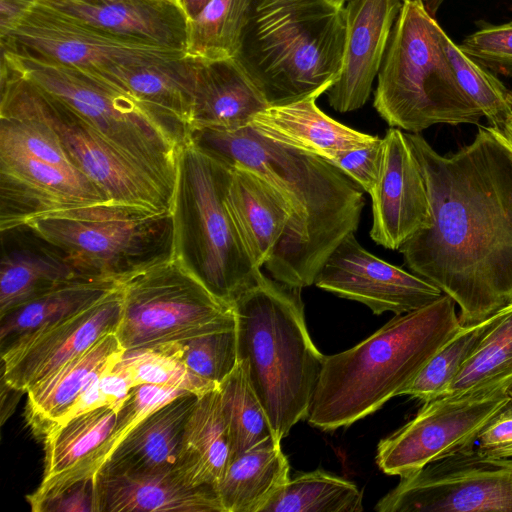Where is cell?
Instances as JSON below:
<instances>
[{"label": "cell", "instance_id": "obj_1", "mask_svg": "<svg viewBox=\"0 0 512 512\" xmlns=\"http://www.w3.org/2000/svg\"><path fill=\"white\" fill-rule=\"evenodd\" d=\"M423 175L431 225L399 251L412 272L459 307L461 326L512 304V147L499 129L479 125L467 146L441 155L419 133H405Z\"/></svg>", "mask_w": 512, "mask_h": 512}, {"label": "cell", "instance_id": "obj_2", "mask_svg": "<svg viewBox=\"0 0 512 512\" xmlns=\"http://www.w3.org/2000/svg\"><path fill=\"white\" fill-rule=\"evenodd\" d=\"M189 138L228 164L255 171L283 194L292 216L265 266L279 282L312 285L333 250L357 230L363 190L326 159L273 141L251 125L193 129Z\"/></svg>", "mask_w": 512, "mask_h": 512}, {"label": "cell", "instance_id": "obj_3", "mask_svg": "<svg viewBox=\"0 0 512 512\" xmlns=\"http://www.w3.org/2000/svg\"><path fill=\"white\" fill-rule=\"evenodd\" d=\"M460 327L456 303L443 294L397 315L354 347L325 356L309 424L333 431L374 413L400 395Z\"/></svg>", "mask_w": 512, "mask_h": 512}, {"label": "cell", "instance_id": "obj_4", "mask_svg": "<svg viewBox=\"0 0 512 512\" xmlns=\"http://www.w3.org/2000/svg\"><path fill=\"white\" fill-rule=\"evenodd\" d=\"M300 290L260 270L233 302L238 361L280 441L307 419L325 359L310 338Z\"/></svg>", "mask_w": 512, "mask_h": 512}, {"label": "cell", "instance_id": "obj_5", "mask_svg": "<svg viewBox=\"0 0 512 512\" xmlns=\"http://www.w3.org/2000/svg\"><path fill=\"white\" fill-rule=\"evenodd\" d=\"M345 8L331 0H252L233 57L269 106L319 97L338 79Z\"/></svg>", "mask_w": 512, "mask_h": 512}, {"label": "cell", "instance_id": "obj_6", "mask_svg": "<svg viewBox=\"0 0 512 512\" xmlns=\"http://www.w3.org/2000/svg\"><path fill=\"white\" fill-rule=\"evenodd\" d=\"M232 166L191 139L180 146L172 195L173 257L216 296L233 305L261 270L230 214Z\"/></svg>", "mask_w": 512, "mask_h": 512}, {"label": "cell", "instance_id": "obj_7", "mask_svg": "<svg viewBox=\"0 0 512 512\" xmlns=\"http://www.w3.org/2000/svg\"><path fill=\"white\" fill-rule=\"evenodd\" d=\"M440 29L423 2H403L374 95L376 111L391 127L420 133L435 124L479 126L484 117L459 85Z\"/></svg>", "mask_w": 512, "mask_h": 512}, {"label": "cell", "instance_id": "obj_8", "mask_svg": "<svg viewBox=\"0 0 512 512\" xmlns=\"http://www.w3.org/2000/svg\"><path fill=\"white\" fill-rule=\"evenodd\" d=\"M1 56L66 103L173 195L178 151L189 136L185 124L159 116L93 71L46 63L2 49Z\"/></svg>", "mask_w": 512, "mask_h": 512}, {"label": "cell", "instance_id": "obj_9", "mask_svg": "<svg viewBox=\"0 0 512 512\" xmlns=\"http://www.w3.org/2000/svg\"><path fill=\"white\" fill-rule=\"evenodd\" d=\"M86 277H124L173 256L171 211L113 202L51 213L26 224Z\"/></svg>", "mask_w": 512, "mask_h": 512}, {"label": "cell", "instance_id": "obj_10", "mask_svg": "<svg viewBox=\"0 0 512 512\" xmlns=\"http://www.w3.org/2000/svg\"><path fill=\"white\" fill-rule=\"evenodd\" d=\"M0 109L35 117L57 134L73 165L113 203L171 211L172 194L75 111L1 56Z\"/></svg>", "mask_w": 512, "mask_h": 512}, {"label": "cell", "instance_id": "obj_11", "mask_svg": "<svg viewBox=\"0 0 512 512\" xmlns=\"http://www.w3.org/2000/svg\"><path fill=\"white\" fill-rule=\"evenodd\" d=\"M119 285L122 313L116 335L126 350L236 327L233 305L173 256L124 277Z\"/></svg>", "mask_w": 512, "mask_h": 512}, {"label": "cell", "instance_id": "obj_12", "mask_svg": "<svg viewBox=\"0 0 512 512\" xmlns=\"http://www.w3.org/2000/svg\"><path fill=\"white\" fill-rule=\"evenodd\" d=\"M378 512H512V458L464 448L400 477Z\"/></svg>", "mask_w": 512, "mask_h": 512}, {"label": "cell", "instance_id": "obj_13", "mask_svg": "<svg viewBox=\"0 0 512 512\" xmlns=\"http://www.w3.org/2000/svg\"><path fill=\"white\" fill-rule=\"evenodd\" d=\"M509 398L507 388H499L424 402L412 420L379 442V468L401 477L468 447Z\"/></svg>", "mask_w": 512, "mask_h": 512}, {"label": "cell", "instance_id": "obj_14", "mask_svg": "<svg viewBox=\"0 0 512 512\" xmlns=\"http://www.w3.org/2000/svg\"><path fill=\"white\" fill-rule=\"evenodd\" d=\"M0 48L42 62L92 71L185 53L115 37L36 2L0 38Z\"/></svg>", "mask_w": 512, "mask_h": 512}, {"label": "cell", "instance_id": "obj_15", "mask_svg": "<svg viewBox=\"0 0 512 512\" xmlns=\"http://www.w3.org/2000/svg\"><path fill=\"white\" fill-rule=\"evenodd\" d=\"M121 313L119 285L84 310L21 336L1 349L2 384L26 392L103 336L116 333Z\"/></svg>", "mask_w": 512, "mask_h": 512}, {"label": "cell", "instance_id": "obj_16", "mask_svg": "<svg viewBox=\"0 0 512 512\" xmlns=\"http://www.w3.org/2000/svg\"><path fill=\"white\" fill-rule=\"evenodd\" d=\"M317 287L365 304L374 314L397 315L421 308L443 295L426 279L388 263L348 234L318 271Z\"/></svg>", "mask_w": 512, "mask_h": 512}, {"label": "cell", "instance_id": "obj_17", "mask_svg": "<svg viewBox=\"0 0 512 512\" xmlns=\"http://www.w3.org/2000/svg\"><path fill=\"white\" fill-rule=\"evenodd\" d=\"M109 202L107 195L79 170L0 147L1 232L51 213Z\"/></svg>", "mask_w": 512, "mask_h": 512}, {"label": "cell", "instance_id": "obj_18", "mask_svg": "<svg viewBox=\"0 0 512 512\" xmlns=\"http://www.w3.org/2000/svg\"><path fill=\"white\" fill-rule=\"evenodd\" d=\"M373 222L371 239L399 250L418 231L431 225L426 184L405 133L391 127L383 137L380 173L369 192Z\"/></svg>", "mask_w": 512, "mask_h": 512}, {"label": "cell", "instance_id": "obj_19", "mask_svg": "<svg viewBox=\"0 0 512 512\" xmlns=\"http://www.w3.org/2000/svg\"><path fill=\"white\" fill-rule=\"evenodd\" d=\"M402 4V0H349L343 66L326 91L336 111H353L367 102Z\"/></svg>", "mask_w": 512, "mask_h": 512}, {"label": "cell", "instance_id": "obj_20", "mask_svg": "<svg viewBox=\"0 0 512 512\" xmlns=\"http://www.w3.org/2000/svg\"><path fill=\"white\" fill-rule=\"evenodd\" d=\"M39 4L130 42L185 52L188 18L175 0H97Z\"/></svg>", "mask_w": 512, "mask_h": 512}, {"label": "cell", "instance_id": "obj_21", "mask_svg": "<svg viewBox=\"0 0 512 512\" xmlns=\"http://www.w3.org/2000/svg\"><path fill=\"white\" fill-rule=\"evenodd\" d=\"M96 512H224L212 486H190L174 471L116 472L95 477Z\"/></svg>", "mask_w": 512, "mask_h": 512}, {"label": "cell", "instance_id": "obj_22", "mask_svg": "<svg viewBox=\"0 0 512 512\" xmlns=\"http://www.w3.org/2000/svg\"><path fill=\"white\" fill-rule=\"evenodd\" d=\"M1 235L0 316L64 282L86 277L27 226Z\"/></svg>", "mask_w": 512, "mask_h": 512}, {"label": "cell", "instance_id": "obj_23", "mask_svg": "<svg viewBox=\"0 0 512 512\" xmlns=\"http://www.w3.org/2000/svg\"><path fill=\"white\" fill-rule=\"evenodd\" d=\"M269 104L232 58H196L190 130H237L251 124ZM190 132V131H189Z\"/></svg>", "mask_w": 512, "mask_h": 512}, {"label": "cell", "instance_id": "obj_24", "mask_svg": "<svg viewBox=\"0 0 512 512\" xmlns=\"http://www.w3.org/2000/svg\"><path fill=\"white\" fill-rule=\"evenodd\" d=\"M226 203L254 266L261 269L287 229L292 216L289 202L255 171L232 166Z\"/></svg>", "mask_w": 512, "mask_h": 512}, {"label": "cell", "instance_id": "obj_25", "mask_svg": "<svg viewBox=\"0 0 512 512\" xmlns=\"http://www.w3.org/2000/svg\"><path fill=\"white\" fill-rule=\"evenodd\" d=\"M318 97L269 106L251 126L261 135L318 155L327 161L338 153L369 144L378 136L352 129L326 115L316 105Z\"/></svg>", "mask_w": 512, "mask_h": 512}, {"label": "cell", "instance_id": "obj_26", "mask_svg": "<svg viewBox=\"0 0 512 512\" xmlns=\"http://www.w3.org/2000/svg\"><path fill=\"white\" fill-rule=\"evenodd\" d=\"M195 67L196 58L182 54L93 72L117 85L159 116L185 124L190 131Z\"/></svg>", "mask_w": 512, "mask_h": 512}, {"label": "cell", "instance_id": "obj_27", "mask_svg": "<svg viewBox=\"0 0 512 512\" xmlns=\"http://www.w3.org/2000/svg\"><path fill=\"white\" fill-rule=\"evenodd\" d=\"M125 351L116 333L107 334L34 383L26 391V419L31 428L44 434L91 383L118 363Z\"/></svg>", "mask_w": 512, "mask_h": 512}, {"label": "cell", "instance_id": "obj_28", "mask_svg": "<svg viewBox=\"0 0 512 512\" xmlns=\"http://www.w3.org/2000/svg\"><path fill=\"white\" fill-rule=\"evenodd\" d=\"M197 396L176 397L148 414L102 467L116 472L174 471L187 419Z\"/></svg>", "mask_w": 512, "mask_h": 512}, {"label": "cell", "instance_id": "obj_29", "mask_svg": "<svg viewBox=\"0 0 512 512\" xmlns=\"http://www.w3.org/2000/svg\"><path fill=\"white\" fill-rule=\"evenodd\" d=\"M231 460L219 388L197 397L187 419L174 472L190 486L215 487Z\"/></svg>", "mask_w": 512, "mask_h": 512}, {"label": "cell", "instance_id": "obj_30", "mask_svg": "<svg viewBox=\"0 0 512 512\" xmlns=\"http://www.w3.org/2000/svg\"><path fill=\"white\" fill-rule=\"evenodd\" d=\"M280 443L272 437L231 458L216 486L224 512H260L290 479Z\"/></svg>", "mask_w": 512, "mask_h": 512}, {"label": "cell", "instance_id": "obj_31", "mask_svg": "<svg viewBox=\"0 0 512 512\" xmlns=\"http://www.w3.org/2000/svg\"><path fill=\"white\" fill-rule=\"evenodd\" d=\"M119 281L79 277L64 282L0 316L1 349L45 325L68 318L115 290Z\"/></svg>", "mask_w": 512, "mask_h": 512}, {"label": "cell", "instance_id": "obj_32", "mask_svg": "<svg viewBox=\"0 0 512 512\" xmlns=\"http://www.w3.org/2000/svg\"><path fill=\"white\" fill-rule=\"evenodd\" d=\"M118 410L98 408L75 416L44 436V472L32 494H40L82 464L110 436Z\"/></svg>", "mask_w": 512, "mask_h": 512}, {"label": "cell", "instance_id": "obj_33", "mask_svg": "<svg viewBox=\"0 0 512 512\" xmlns=\"http://www.w3.org/2000/svg\"><path fill=\"white\" fill-rule=\"evenodd\" d=\"M185 394L190 393L152 384L133 387L119 409L115 426L106 441L82 464L54 482L44 492L27 495L26 499L31 510L46 498L60 492L69 485L84 479L95 478L135 426L155 409Z\"/></svg>", "mask_w": 512, "mask_h": 512}, {"label": "cell", "instance_id": "obj_34", "mask_svg": "<svg viewBox=\"0 0 512 512\" xmlns=\"http://www.w3.org/2000/svg\"><path fill=\"white\" fill-rule=\"evenodd\" d=\"M363 493L353 482L324 470L290 478L260 512H361Z\"/></svg>", "mask_w": 512, "mask_h": 512}, {"label": "cell", "instance_id": "obj_35", "mask_svg": "<svg viewBox=\"0 0 512 512\" xmlns=\"http://www.w3.org/2000/svg\"><path fill=\"white\" fill-rule=\"evenodd\" d=\"M115 368L124 373L134 387L152 384L197 397L219 388V385L197 375L186 365L181 354V342L126 350Z\"/></svg>", "mask_w": 512, "mask_h": 512}, {"label": "cell", "instance_id": "obj_36", "mask_svg": "<svg viewBox=\"0 0 512 512\" xmlns=\"http://www.w3.org/2000/svg\"><path fill=\"white\" fill-rule=\"evenodd\" d=\"M252 0H210L188 20L185 54L201 59L235 56Z\"/></svg>", "mask_w": 512, "mask_h": 512}, {"label": "cell", "instance_id": "obj_37", "mask_svg": "<svg viewBox=\"0 0 512 512\" xmlns=\"http://www.w3.org/2000/svg\"><path fill=\"white\" fill-rule=\"evenodd\" d=\"M512 383V304L463 365L445 394L508 388ZM444 395V394H443Z\"/></svg>", "mask_w": 512, "mask_h": 512}, {"label": "cell", "instance_id": "obj_38", "mask_svg": "<svg viewBox=\"0 0 512 512\" xmlns=\"http://www.w3.org/2000/svg\"><path fill=\"white\" fill-rule=\"evenodd\" d=\"M502 311L477 324L461 326L431 357L417 376L401 391L423 402L445 394L463 365L499 321Z\"/></svg>", "mask_w": 512, "mask_h": 512}, {"label": "cell", "instance_id": "obj_39", "mask_svg": "<svg viewBox=\"0 0 512 512\" xmlns=\"http://www.w3.org/2000/svg\"><path fill=\"white\" fill-rule=\"evenodd\" d=\"M219 392L230 438L231 458L275 437L268 417L239 361L220 383Z\"/></svg>", "mask_w": 512, "mask_h": 512}, {"label": "cell", "instance_id": "obj_40", "mask_svg": "<svg viewBox=\"0 0 512 512\" xmlns=\"http://www.w3.org/2000/svg\"><path fill=\"white\" fill-rule=\"evenodd\" d=\"M439 37L463 91L490 126L502 130L512 117V91L493 72L463 53L442 28Z\"/></svg>", "mask_w": 512, "mask_h": 512}, {"label": "cell", "instance_id": "obj_41", "mask_svg": "<svg viewBox=\"0 0 512 512\" xmlns=\"http://www.w3.org/2000/svg\"><path fill=\"white\" fill-rule=\"evenodd\" d=\"M181 354L194 373L220 385L238 363L236 327L181 342Z\"/></svg>", "mask_w": 512, "mask_h": 512}, {"label": "cell", "instance_id": "obj_42", "mask_svg": "<svg viewBox=\"0 0 512 512\" xmlns=\"http://www.w3.org/2000/svg\"><path fill=\"white\" fill-rule=\"evenodd\" d=\"M472 60L492 71L512 77V22L479 24V29L458 45Z\"/></svg>", "mask_w": 512, "mask_h": 512}, {"label": "cell", "instance_id": "obj_43", "mask_svg": "<svg viewBox=\"0 0 512 512\" xmlns=\"http://www.w3.org/2000/svg\"><path fill=\"white\" fill-rule=\"evenodd\" d=\"M133 387L131 380L114 366L91 383L46 432L98 408L113 407L119 411Z\"/></svg>", "mask_w": 512, "mask_h": 512}, {"label": "cell", "instance_id": "obj_44", "mask_svg": "<svg viewBox=\"0 0 512 512\" xmlns=\"http://www.w3.org/2000/svg\"><path fill=\"white\" fill-rule=\"evenodd\" d=\"M383 155V138L342 151L330 163L335 165L363 191L369 193L378 180Z\"/></svg>", "mask_w": 512, "mask_h": 512}, {"label": "cell", "instance_id": "obj_45", "mask_svg": "<svg viewBox=\"0 0 512 512\" xmlns=\"http://www.w3.org/2000/svg\"><path fill=\"white\" fill-rule=\"evenodd\" d=\"M468 448L485 457L512 458V396Z\"/></svg>", "mask_w": 512, "mask_h": 512}, {"label": "cell", "instance_id": "obj_46", "mask_svg": "<svg viewBox=\"0 0 512 512\" xmlns=\"http://www.w3.org/2000/svg\"><path fill=\"white\" fill-rule=\"evenodd\" d=\"M33 512H96L95 478L75 482L46 498Z\"/></svg>", "mask_w": 512, "mask_h": 512}, {"label": "cell", "instance_id": "obj_47", "mask_svg": "<svg viewBox=\"0 0 512 512\" xmlns=\"http://www.w3.org/2000/svg\"><path fill=\"white\" fill-rule=\"evenodd\" d=\"M34 3V0H0V38L18 23Z\"/></svg>", "mask_w": 512, "mask_h": 512}, {"label": "cell", "instance_id": "obj_48", "mask_svg": "<svg viewBox=\"0 0 512 512\" xmlns=\"http://www.w3.org/2000/svg\"><path fill=\"white\" fill-rule=\"evenodd\" d=\"M188 20L194 18L210 0H175Z\"/></svg>", "mask_w": 512, "mask_h": 512}, {"label": "cell", "instance_id": "obj_49", "mask_svg": "<svg viewBox=\"0 0 512 512\" xmlns=\"http://www.w3.org/2000/svg\"><path fill=\"white\" fill-rule=\"evenodd\" d=\"M445 0H422L426 11L434 17Z\"/></svg>", "mask_w": 512, "mask_h": 512}, {"label": "cell", "instance_id": "obj_50", "mask_svg": "<svg viewBox=\"0 0 512 512\" xmlns=\"http://www.w3.org/2000/svg\"><path fill=\"white\" fill-rule=\"evenodd\" d=\"M512 147V117L502 130H500Z\"/></svg>", "mask_w": 512, "mask_h": 512}, {"label": "cell", "instance_id": "obj_51", "mask_svg": "<svg viewBox=\"0 0 512 512\" xmlns=\"http://www.w3.org/2000/svg\"><path fill=\"white\" fill-rule=\"evenodd\" d=\"M37 3L69 2V1H97V0H34Z\"/></svg>", "mask_w": 512, "mask_h": 512}, {"label": "cell", "instance_id": "obj_52", "mask_svg": "<svg viewBox=\"0 0 512 512\" xmlns=\"http://www.w3.org/2000/svg\"><path fill=\"white\" fill-rule=\"evenodd\" d=\"M332 2H334L335 4L339 5V6H343L344 2L346 0H331Z\"/></svg>", "mask_w": 512, "mask_h": 512}, {"label": "cell", "instance_id": "obj_53", "mask_svg": "<svg viewBox=\"0 0 512 512\" xmlns=\"http://www.w3.org/2000/svg\"><path fill=\"white\" fill-rule=\"evenodd\" d=\"M507 392L510 396H512V383L508 386Z\"/></svg>", "mask_w": 512, "mask_h": 512}, {"label": "cell", "instance_id": "obj_54", "mask_svg": "<svg viewBox=\"0 0 512 512\" xmlns=\"http://www.w3.org/2000/svg\"><path fill=\"white\" fill-rule=\"evenodd\" d=\"M405 1H411V2H422V0H402V2H405Z\"/></svg>", "mask_w": 512, "mask_h": 512}]
</instances>
